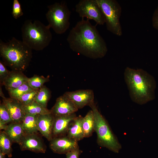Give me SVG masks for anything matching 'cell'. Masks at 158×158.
I'll list each match as a JSON object with an SVG mask.
<instances>
[{"instance_id": "obj_1", "label": "cell", "mask_w": 158, "mask_h": 158, "mask_svg": "<svg viewBox=\"0 0 158 158\" xmlns=\"http://www.w3.org/2000/svg\"><path fill=\"white\" fill-rule=\"evenodd\" d=\"M70 49L87 57L96 59L103 58L107 48L96 25L84 18L78 22L71 30L67 38Z\"/></svg>"}, {"instance_id": "obj_2", "label": "cell", "mask_w": 158, "mask_h": 158, "mask_svg": "<svg viewBox=\"0 0 158 158\" xmlns=\"http://www.w3.org/2000/svg\"><path fill=\"white\" fill-rule=\"evenodd\" d=\"M124 75L133 101L142 105L154 99L156 84L152 75L143 69L129 67L125 69Z\"/></svg>"}, {"instance_id": "obj_3", "label": "cell", "mask_w": 158, "mask_h": 158, "mask_svg": "<svg viewBox=\"0 0 158 158\" xmlns=\"http://www.w3.org/2000/svg\"><path fill=\"white\" fill-rule=\"evenodd\" d=\"M32 50L13 37L8 42L0 41V54L4 63L12 71L23 72L28 66L32 57Z\"/></svg>"}, {"instance_id": "obj_4", "label": "cell", "mask_w": 158, "mask_h": 158, "mask_svg": "<svg viewBox=\"0 0 158 158\" xmlns=\"http://www.w3.org/2000/svg\"><path fill=\"white\" fill-rule=\"evenodd\" d=\"M50 28L39 20H26L21 27L22 41L32 50H42L52 40Z\"/></svg>"}, {"instance_id": "obj_5", "label": "cell", "mask_w": 158, "mask_h": 158, "mask_svg": "<svg viewBox=\"0 0 158 158\" xmlns=\"http://www.w3.org/2000/svg\"><path fill=\"white\" fill-rule=\"evenodd\" d=\"M89 107L93 113L94 131L97 134L98 144L114 152L118 153L121 149V145L106 119L99 111L94 102Z\"/></svg>"}, {"instance_id": "obj_6", "label": "cell", "mask_w": 158, "mask_h": 158, "mask_svg": "<svg viewBox=\"0 0 158 158\" xmlns=\"http://www.w3.org/2000/svg\"><path fill=\"white\" fill-rule=\"evenodd\" d=\"M46 16L48 25L58 34L65 33L70 25L71 12L65 1L56 2L48 6Z\"/></svg>"}, {"instance_id": "obj_7", "label": "cell", "mask_w": 158, "mask_h": 158, "mask_svg": "<svg viewBox=\"0 0 158 158\" xmlns=\"http://www.w3.org/2000/svg\"><path fill=\"white\" fill-rule=\"evenodd\" d=\"M102 12L105 20L107 30L118 36L122 35V32L120 22L121 8L115 0H95Z\"/></svg>"}, {"instance_id": "obj_8", "label": "cell", "mask_w": 158, "mask_h": 158, "mask_svg": "<svg viewBox=\"0 0 158 158\" xmlns=\"http://www.w3.org/2000/svg\"><path fill=\"white\" fill-rule=\"evenodd\" d=\"M75 11L82 18L92 19L96 25H103L105 23L104 16L95 0H81L76 5Z\"/></svg>"}, {"instance_id": "obj_9", "label": "cell", "mask_w": 158, "mask_h": 158, "mask_svg": "<svg viewBox=\"0 0 158 158\" xmlns=\"http://www.w3.org/2000/svg\"><path fill=\"white\" fill-rule=\"evenodd\" d=\"M63 95L72 101L78 109L86 106H89L94 102V92L90 89L66 92Z\"/></svg>"}, {"instance_id": "obj_10", "label": "cell", "mask_w": 158, "mask_h": 158, "mask_svg": "<svg viewBox=\"0 0 158 158\" xmlns=\"http://www.w3.org/2000/svg\"><path fill=\"white\" fill-rule=\"evenodd\" d=\"M49 146L54 152L65 154L79 147L78 141L66 135L53 138Z\"/></svg>"}, {"instance_id": "obj_11", "label": "cell", "mask_w": 158, "mask_h": 158, "mask_svg": "<svg viewBox=\"0 0 158 158\" xmlns=\"http://www.w3.org/2000/svg\"><path fill=\"white\" fill-rule=\"evenodd\" d=\"M19 144L22 151L28 150L36 153H44L46 148L36 134H24Z\"/></svg>"}, {"instance_id": "obj_12", "label": "cell", "mask_w": 158, "mask_h": 158, "mask_svg": "<svg viewBox=\"0 0 158 158\" xmlns=\"http://www.w3.org/2000/svg\"><path fill=\"white\" fill-rule=\"evenodd\" d=\"M78 109L72 101L63 95L56 99L50 111L54 116H56L75 113Z\"/></svg>"}, {"instance_id": "obj_13", "label": "cell", "mask_w": 158, "mask_h": 158, "mask_svg": "<svg viewBox=\"0 0 158 158\" xmlns=\"http://www.w3.org/2000/svg\"><path fill=\"white\" fill-rule=\"evenodd\" d=\"M76 117L75 113L54 116L52 128L53 138V136L56 138L66 134L71 123Z\"/></svg>"}, {"instance_id": "obj_14", "label": "cell", "mask_w": 158, "mask_h": 158, "mask_svg": "<svg viewBox=\"0 0 158 158\" xmlns=\"http://www.w3.org/2000/svg\"><path fill=\"white\" fill-rule=\"evenodd\" d=\"M3 101L10 114L13 122L21 123L25 114L23 104L18 99L11 97L3 98Z\"/></svg>"}, {"instance_id": "obj_15", "label": "cell", "mask_w": 158, "mask_h": 158, "mask_svg": "<svg viewBox=\"0 0 158 158\" xmlns=\"http://www.w3.org/2000/svg\"><path fill=\"white\" fill-rule=\"evenodd\" d=\"M54 116L51 113L39 115L37 119L38 131L42 135L50 141L53 139L52 128Z\"/></svg>"}, {"instance_id": "obj_16", "label": "cell", "mask_w": 158, "mask_h": 158, "mask_svg": "<svg viewBox=\"0 0 158 158\" xmlns=\"http://www.w3.org/2000/svg\"><path fill=\"white\" fill-rule=\"evenodd\" d=\"M28 78L22 72L12 71L4 81L3 84L8 90L15 89L23 84L28 82Z\"/></svg>"}, {"instance_id": "obj_17", "label": "cell", "mask_w": 158, "mask_h": 158, "mask_svg": "<svg viewBox=\"0 0 158 158\" xmlns=\"http://www.w3.org/2000/svg\"><path fill=\"white\" fill-rule=\"evenodd\" d=\"M83 118L80 115L75 118L68 128L67 136L78 142L85 138L82 127Z\"/></svg>"}, {"instance_id": "obj_18", "label": "cell", "mask_w": 158, "mask_h": 158, "mask_svg": "<svg viewBox=\"0 0 158 158\" xmlns=\"http://www.w3.org/2000/svg\"><path fill=\"white\" fill-rule=\"evenodd\" d=\"M4 131L13 142L18 144L25 134L21 123L12 122Z\"/></svg>"}, {"instance_id": "obj_19", "label": "cell", "mask_w": 158, "mask_h": 158, "mask_svg": "<svg viewBox=\"0 0 158 158\" xmlns=\"http://www.w3.org/2000/svg\"><path fill=\"white\" fill-rule=\"evenodd\" d=\"M38 115L29 114H25L21 122L25 134H36L38 131L37 127Z\"/></svg>"}, {"instance_id": "obj_20", "label": "cell", "mask_w": 158, "mask_h": 158, "mask_svg": "<svg viewBox=\"0 0 158 158\" xmlns=\"http://www.w3.org/2000/svg\"><path fill=\"white\" fill-rule=\"evenodd\" d=\"M94 116L92 110L89 111L85 116L83 117L82 127L85 138L91 136L94 131Z\"/></svg>"}, {"instance_id": "obj_21", "label": "cell", "mask_w": 158, "mask_h": 158, "mask_svg": "<svg viewBox=\"0 0 158 158\" xmlns=\"http://www.w3.org/2000/svg\"><path fill=\"white\" fill-rule=\"evenodd\" d=\"M23 108L25 114L39 115L51 113L50 110L44 107L35 101L27 105L23 104Z\"/></svg>"}, {"instance_id": "obj_22", "label": "cell", "mask_w": 158, "mask_h": 158, "mask_svg": "<svg viewBox=\"0 0 158 158\" xmlns=\"http://www.w3.org/2000/svg\"><path fill=\"white\" fill-rule=\"evenodd\" d=\"M12 142H13L4 131L0 132V150L9 158L12 157Z\"/></svg>"}, {"instance_id": "obj_23", "label": "cell", "mask_w": 158, "mask_h": 158, "mask_svg": "<svg viewBox=\"0 0 158 158\" xmlns=\"http://www.w3.org/2000/svg\"><path fill=\"white\" fill-rule=\"evenodd\" d=\"M51 96V93L49 89L42 86L39 90L35 101L44 108H47L48 102Z\"/></svg>"}, {"instance_id": "obj_24", "label": "cell", "mask_w": 158, "mask_h": 158, "mask_svg": "<svg viewBox=\"0 0 158 158\" xmlns=\"http://www.w3.org/2000/svg\"><path fill=\"white\" fill-rule=\"evenodd\" d=\"M33 90L27 82L16 88L10 89L8 90L11 97L18 99L23 95Z\"/></svg>"}, {"instance_id": "obj_25", "label": "cell", "mask_w": 158, "mask_h": 158, "mask_svg": "<svg viewBox=\"0 0 158 158\" xmlns=\"http://www.w3.org/2000/svg\"><path fill=\"white\" fill-rule=\"evenodd\" d=\"M49 80L48 78H46L43 76L35 75L33 77L28 78V83L33 89H39L45 83Z\"/></svg>"}, {"instance_id": "obj_26", "label": "cell", "mask_w": 158, "mask_h": 158, "mask_svg": "<svg viewBox=\"0 0 158 158\" xmlns=\"http://www.w3.org/2000/svg\"><path fill=\"white\" fill-rule=\"evenodd\" d=\"M39 90H34L21 96L18 99L23 105H27L35 101Z\"/></svg>"}, {"instance_id": "obj_27", "label": "cell", "mask_w": 158, "mask_h": 158, "mask_svg": "<svg viewBox=\"0 0 158 158\" xmlns=\"http://www.w3.org/2000/svg\"><path fill=\"white\" fill-rule=\"evenodd\" d=\"M0 121L6 124L13 122L10 114L3 102L0 105Z\"/></svg>"}, {"instance_id": "obj_28", "label": "cell", "mask_w": 158, "mask_h": 158, "mask_svg": "<svg viewBox=\"0 0 158 158\" xmlns=\"http://www.w3.org/2000/svg\"><path fill=\"white\" fill-rule=\"evenodd\" d=\"M12 14L15 19L18 18L23 14L20 4L18 0L13 1Z\"/></svg>"}, {"instance_id": "obj_29", "label": "cell", "mask_w": 158, "mask_h": 158, "mask_svg": "<svg viewBox=\"0 0 158 158\" xmlns=\"http://www.w3.org/2000/svg\"><path fill=\"white\" fill-rule=\"evenodd\" d=\"M9 71L5 66L4 63L0 61V81L1 84H3L5 80L9 73Z\"/></svg>"}, {"instance_id": "obj_30", "label": "cell", "mask_w": 158, "mask_h": 158, "mask_svg": "<svg viewBox=\"0 0 158 158\" xmlns=\"http://www.w3.org/2000/svg\"><path fill=\"white\" fill-rule=\"evenodd\" d=\"M82 152L79 147L66 153V158H79V156Z\"/></svg>"}, {"instance_id": "obj_31", "label": "cell", "mask_w": 158, "mask_h": 158, "mask_svg": "<svg viewBox=\"0 0 158 158\" xmlns=\"http://www.w3.org/2000/svg\"><path fill=\"white\" fill-rule=\"evenodd\" d=\"M152 20L153 27L158 30V6L153 13Z\"/></svg>"}, {"instance_id": "obj_32", "label": "cell", "mask_w": 158, "mask_h": 158, "mask_svg": "<svg viewBox=\"0 0 158 158\" xmlns=\"http://www.w3.org/2000/svg\"><path fill=\"white\" fill-rule=\"evenodd\" d=\"M8 125L7 124L0 121V130H4L5 131L7 128Z\"/></svg>"}, {"instance_id": "obj_33", "label": "cell", "mask_w": 158, "mask_h": 158, "mask_svg": "<svg viewBox=\"0 0 158 158\" xmlns=\"http://www.w3.org/2000/svg\"><path fill=\"white\" fill-rule=\"evenodd\" d=\"M5 155L4 152L0 150V158H5Z\"/></svg>"}, {"instance_id": "obj_34", "label": "cell", "mask_w": 158, "mask_h": 158, "mask_svg": "<svg viewBox=\"0 0 158 158\" xmlns=\"http://www.w3.org/2000/svg\"><path fill=\"white\" fill-rule=\"evenodd\" d=\"M0 96L3 99L5 98L4 94L3 93L2 89L1 87H0Z\"/></svg>"}]
</instances>
